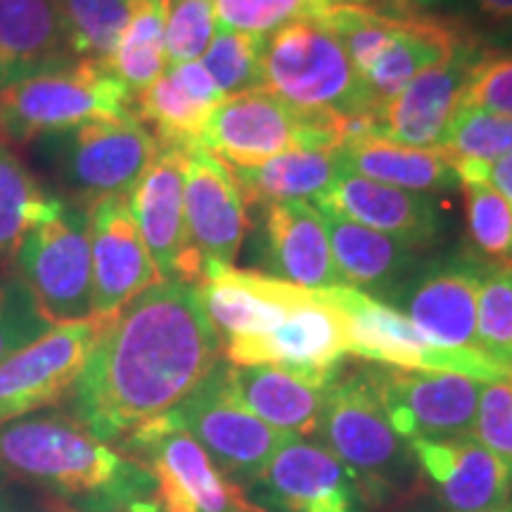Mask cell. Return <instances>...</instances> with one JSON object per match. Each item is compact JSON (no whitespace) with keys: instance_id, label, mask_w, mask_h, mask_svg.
Segmentation results:
<instances>
[{"instance_id":"obj_1","label":"cell","mask_w":512,"mask_h":512,"mask_svg":"<svg viewBox=\"0 0 512 512\" xmlns=\"http://www.w3.org/2000/svg\"><path fill=\"white\" fill-rule=\"evenodd\" d=\"M221 358L197 285L159 280L102 320L69 392L72 418L105 444L126 439L178 406Z\"/></svg>"},{"instance_id":"obj_2","label":"cell","mask_w":512,"mask_h":512,"mask_svg":"<svg viewBox=\"0 0 512 512\" xmlns=\"http://www.w3.org/2000/svg\"><path fill=\"white\" fill-rule=\"evenodd\" d=\"M0 470L76 505L155 494V482L138 460L121 456L72 415L57 411L0 422Z\"/></svg>"},{"instance_id":"obj_3","label":"cell","mask_w":512,"mask_h":512,"mask_svg":"<svg viewBox=\"0 0 512 512\" xmlns=\"http://www.w3.org/2000/svg\"><path fill=\"white\" fill-rule=\"evenodd\" d=\"M313 434L347 467L368 505L392 503L418 484L413 448L389 425L363 368L332 380Z\"/></svg>"},{"instance_id":"obj_4","label":"cell","mask_w":512,"mask_h":512,"mask_svg":"<svg viewBox=\"0 0 512 512\" xmlns=\"http://www.w3.org/2000/svg\"><path fill=\"white\" fill-rule=\"evenodd\" d=\"M261 83L287 105L309 114L335 119L377 114L347 50L316 19L287 24L266 38Z\"/></svg>"},{"instance_id":"obj_5","label":"cell","mask_w":512,"mask_h":512,"mask_svg":"<svg viewBox=\"0 0 512 512\" xmlns=\"http://www.w3.org/2000/svg\"><path fill=\"white\" fill-rule=\"evenodd\" d=\"M12 273L27 285L53 325L93 318V259L88 204L50 197L41 221L29 230Z\"/></svg>"},{"instance_id":"obj_6","label":"cell","mask_w":512,"mask_h":512,"mask_svg":"<svg viewBox=\"0 0 512 512\" xmlns=\"http://www.w3.org/2000/svg\"><path fill=\"white\" fill-rule=\"evenodd\" d=\"M133 95L105 64L74 62L0 91V138L34 143L95 119L133 114Z\"/></svg>"},{"instance_id":"obj_7","label":"cell","mask_w":512,"mask_h":512,"mask_svg":"<svg viewBox=\"0 0 512 512\" xmlns=\"http://www.w3.org/2000/svg\"><path fill=\"white\" fill-rule=\"evenodd\" d=\"M337 126L335 117L302 112L266 88H254L223 98L204 126L200 145L228 169H247L294 150L335 152Z\"/></svg>"},{"instance_id":"obj_8","label":"cell","mask_w":512,"mask_h":512,"mask_svg":"<svg viewBox=\"0 0 512 512\" xmlns=\"http://www.w3.org/2000/svg\"><path fill=\"white\" fill-rule=\"evenodd\" d=\"M164 420L171 427L188 432L209 453L223 475L247 491L256 484L285 439V434L261 422L233 394L226 358H221L207 380H202L178 406L171 408Z\"/></svg>"},{"instance_id":"obj_9","label":"cell","mask_w":512,"mask_h":512,"mask_svg":"<svg viewBox=\"0 0 512 512\" xmlns=\"http://www.w3.org/2000/svg\"><path fill=\"white\" fill-rule=\"evenodd\" d=\"M328 294L347 320L349 354L380 363V366L456 373L484 384L510 377L482 351L437 347L401 311L366 292L339 285L328 287Z\"/></svg>"},{"instance_id":"obj_10","label":"cell","mask_w":512,"mask_h":512,"mask_svg":"<svg viewBox=\"0 0 512 512\" xmlns=\"http://www.w3.org/2000/svg\"><path fill=\"white\" fill-rule=\"evenodd\" d=\"M126 448L150 472L162 512H264L216 467L188 432L162 418L150 420L124 439Z\"/></svg>"},{"instance_id":"obj_11","label":"cell","mask_w":512,"mask_h":512,"mask_svg":"<svg viewBox=\"0 0 512 512\" xmlns=\"http://www.w3.org/2000/svg\"><path fill=\"white\" fill-rule=\"evenodd\" d=\"M57 138L60 181L81 204L128 195L159 152L155 136L136 114L86 121Z\"/></svg>"},{"instance_id":"obj_12","label":"cell","mask_w":512,"mask_h":512,"mask_svg":"<svg viewBox=\"0 0 512 512\" xmlns=\"http://www.w3.org/2000/svg\"><path fill=\"white\" fill-rule=\"evenodd\" d=\"M389 425L408 444L418 439H453L472 434L484 382L456 373L363 368Z\"/></svg>"},{"instance_id":"obj_13","label":"cell","mask_w":512,"mask_h":512,"mask_svg":"<svg viewBox=\"0 0 512 512\" xmlns=\"http://www.w3.org/2000/svg\"><path fill=\"white\" fill-rule=\"evenodd\" d=\"M105 318L53 325L0 363V422L22 418L72 392Z\"/></svg>"},{"instance_id":"obj_14","label":"cell","mask_w":512,"mask_h":512,"mask_svg":"<svg viewBox=\"0 0 512 512\" xmlns=\"http://www.w3.org/2000/svg\"><path fill=\"white\" fill-rule=\"evenodd\" d=\"M484 266L477 256L427 261L384 304L401 311L437 347L482 351L477 339V299Z\"/></svg>"},{"instance_id":"obj_15","label":"cell","mask_w":512,"mask_h":512,"mask_svg":"<svg viewBox=\"0 0 512 512\" xmlns=\"http://www.w3.org/2000/svg\"><path fill=\"white\" fill-rule=\"evenodd\" d=\"M347 354V320L328 290H313L309 302L297 306L283 325L266 335L223 347L230 366H280L320 377H335Z\"/></svg>"},{"instance_id":"obj_16","label":"cell","mask_w":512,"mask_h":512,"mask_svg":"<svg viewBox=\"0 0 512 512\" xmlns=\"http://www.w3.org/2000/svg\"><path fill=\"white\" fill-rule=\"evenodd\" d=\"M470 36L451 57L434 64L377 110L380 138L413 147H441L463 107V95L477 62L489 53Z\"/></svg>"},{"instance_id":"obj_17","label":"cell","mask_w":512,"mask_h":512,"mask_svg":"<svg viewBox=\"0 0 512 512\" xmlns=\"http://www.w3.org/2000/svg\"><path fill=\"white\" fill-rule=\"evenodd\" d=\"M273 512H368L347 467L318 441L285 437L249 489Z\"/></svg>"},{"instance_id":"obj_18","label":"cell","mask_w":512,"mask_h":512,"mask_svg":"<svg viewBox=\"0 0 512 512\" xmlns=\"http://www.w3.org/2000/svg\"><path fill=\"white\" fill-rule=\"evenodd\" d=\"M185 150L159 147L140 181L128 192L133 216L162 280L197 285L204 259L192 245L183 200Z\"/></svg>"},{"instance_id":"obj_19","label":"cell","mask_w":512,"mask_h":512,"mask_svg":"<svg viewBox=\"0 0 512 512\" xmlns=\"http://www.w3.org/2000/svg\"><path fill=\"white\" fill-rule=\"evenodd\" d=\"M204 313L221 344L261 337L309 302L313 290L261 271H242L233 264L209 261L197 280Z\"/></svg>"},{"instance_id":"obj_20","label":"cell","mask_w":512,"mask_h":512,"mask_svg":"<svg viewBox=\"0 0 512 512\" xmlns=\"http://www.w3.org/2000/svg\"><path fill=\"white\" fill-rule=\"evenodd\" d=\"M93 259V318H112L162 280L147 252L128 195L88 204Z\"/></svg>"},{"instance_id":"obj_21","label":"cell","mask_w":512,"mask_h":512,"mask_svg":"<svg viewBox=\"0 0 512 512\" xmlns=\"http://www.w3.org/2000/svg\"><path fill=\"white\" fill-rule=\"evenodd\" d=\"M420 479L432 486L444 512L503 508L512 498V467L472 434L411 441Z\"/></svg>"},{"instance_id":"obj_22","label":"cell","mask_w":512,"mask_h":512,"mask_svg":"<svg viewBox=\"0 0 512 512\" xmlns=\"http://www.w3.org/2000/svg\"><path fill=\"white\" fill-rule=\"evenodd\" d=\"M313 207L335 211L418 252L437 245L444 233V214L434 195L368 181L342 166L335 183L313 200Z\"/></svg>"},{"instance_id":"obj_23","label":"cell","mask_w":512,"mask_h":512,"mask_svg":"<svg viewBox=\"0 0 512 512\" xmlns=\"http://www.w3.org/2000/svg\"><path fill=\"white\" fill-rule=\"evenodd\" d=\"M185 223L204 264H233L247 233V211L230 169L202 145L185 150Z\"/></svg>"},{"instance_id":"obj_24","label":"cell","mask_w":512,"mask_h":512,"mask_svg":"<svg viewBox=\"0 0 512 512\" xmlns=\"http://www.w3.org/2000/svg\"><path fill=\"white\" fill-rule=\"evenodd\" d=\"M264 268L287 283L328 290L339 287L328 228L309 202H275L264 207Z\"/></svg>"},{"instance_id":"obj_25","label":"cell","mask_w":512,"mask_h":512,"mask_svg":"<svg viewBox=\"0 0 512 512\" xmlns=\"http://www.w3.org/2000/svg\"><path fill=\"white\" fill-rule=\"evenodd\" d=\"M335 377L306 375L280 366L228 363V382L233 394L245 403L247 411L285 437L304 439L316 432L328 387Z\"/></svg>"},{"instance_id":"obj_26","label":"cell","mask_w":512,"mask_h":512,"mask_svg":"<svg viewBox=\"0 0 512 512\" xmlns=\"http://www.w3.org/2000/svg\"><path fill=\"white\" fill-rule=\"evenodd\" d=\"M316 209L328 228L332 259L347 287L387 302L422 264L418 249L401 245L399 240L377 230L358 226L330 209Z\"/></svg>"},{"instance_id":"obj_27","label":"cell","mask_w":512,"mask_h":512,"mask_svg":"<svg viewBox=\"0 0 512 512\" xmlns=\"http://www.w3.org/2000/svg\"><path fill=\"white\" fill-rule=\"evenodd\" d=\"M74 62L57 0H0V91Z\"/></svg>"},{"instance_id":"obj_28","label":"cell","mask_w":512,"mask_h":512,"mask_svg":"<svg viewBox=\"0 0 512 512\" xmlns=\"http://www.w3.org/2000/svg\"><path fill=\"white\" fill-rule=\"evenodd\" d=\"M470 36V31L451 19L420 12L403 15L394 36L361 76L377 110L401 93L415 76L451 57Z\"/></svg>"},{"instance_id":"obj_29","label":"cell","mask_w":512,"mask_h":512,"mask_svg":"<svg viewBox=\"0 0 512 512\" xmlns=\"http://www.w3.org/2000/svg\"><path fill=\"white\" fill-rule=\"evenodd\" d=\"M342 169L399 190L437 195L460 188L453 159L441 147H413L387 138H366L337 147Z\"/></svg>"},{"instance_id":"obj_30","label":"cell","mask_w":512,"mask_h":512,"mask_svg":"<svg viewBox=\"0 0 512 512\" xmlns=\"http://www.w3.org/2000/svg\"><path fill=\"white\" fill-rule=\"evenodd\" d=\"M339 162L330 150H294L259 166L230 169L245 204L309 202L335 183Z\"/></svg>"},{"instance_id":"obj_31","label":"cell","mask_w":512,"mask_h":512,"mask_svg":"<svg viewBox=\"0 0 512 512\" xmlns=\"http://www.w3.org/2000/svg\"><path fill=\"white\" fill-rule=\"evenodd\" d=\"M219 105H211L192 95L171 69L159 76L155 83L133 98L131 110L140 124L150 128L159 147H188L200 145L202 131L211 112Z\"/></svg>"},{"instance_id":"obj_32","label":"cell","mask_w":512,"mask_h":512,"mask_svg":"<svg viewBox=\"0 0 512 512\" xmlns=\"http://www.w3.org/2000/svg\"><path fill=\"white\" fill-rule=\"evenodd\" d=\"M50 197L29 164L0 138V271H12L22 240L46 214Z\"/></svg>"},{"instance_id":"obj_33","label":"cell","mask_w":512,"mask_h":512,"mask_svg":"<svg viewBox=\"0 0 512 512\" xmlns=\"http://www.w3.org/2000/svg\"><path fill=\"white\" fill-rule=\"evenodd\" d=\"M164 24V0H131L128 27L107 62V69L124 83L133 98L169 69L164 48Z\"/></svg>"},{"instance_id":"obj_34","label":"cell","mask_w":512,"mask_h":512,"mask_svg":"<svg viewBox=\"0 0 512 512\" xmlns=\"http://www.w3.org/2000/svg\"><path fill=\"white\" fill-rule=\"evenodd\" d=\"M69 53L76 62L105 64L131 17V0H57Z\"/></svg>"},{"instance_id":"obj_35","label":"cell","mask_w":512,"mask_h":512,"mask_svg":"<svg viewBox=\"0 0 512 512\" xmlns=\"http://www.w3.org/2000/svg\"><path fill=\"white\" fill-rule=\"evenodd\" d=\"M460 188L477 259L489 266H512V204L484 181H460Z\"/></svg>"},{"instance_id":"obj_36","label":"cell","mask_w":512,"mask_h":512,"mask_svg":"<svg viewBox=\"0 0 512 512\" xmlns=\"http://www.w3.org/2000/svg\"><path fill=\"white\" fill-rule=\"evenodd\" d=\"M477 339L479 349L512 375V266H484L477 299Z\"/></svg>"},{"instance_id":"obj_37","label":"cell","mask_w":512,"mask_h":512,"mask_svg":"<svg viewBox=\"0 0 512 512\" xmlns=\"http://www.w3.org/2000/svg\"><path fill=\"white\" fill-rule=\"evenodd\" d=\"M351 3L354 0H214V12L221 29L268 36L287 24L318 19L332 5Z\"/></svg>"},{"instance_id":"obj_38","label":"cell","mask_w":512,"mask_h":512,"mask_svg":"<svg viewBox=\"0 0 512 512\" xmlns=\"http://www.w3.org/2000/svg\"><path fill=\"white\" fill-rule=\"evenodd\" d=\"M264 43L266 36L242 34V31L230 29L216 31L214 41L200 62L226 98L254 91V88H264V83H261Z\"/></svg>"},{"instance_id":"obj_39","label":"cell","mask_w":512,"mask_h":512,"mask_svg":"<svg viewBox=\"0 0 512 512\" xmlns=\"http://www.w3.org/2000/svg\"><path fill=\"white\" fill-rule=\"evenodd\" d=\"M441 150L458 162H494L512 155V117L463 107L448 128Z\"/></svg>"},{"instance_id":"obj_40","label":"cell","mask_w":512,"mask_h":512,"mask_svg":"<svg viewBox=\"0 0 512 512\" xmlns=\"http://www.w3.org/2000/svg\"><path fill=\"white\" fill-rule=\"evenodd\" d=\"M164 48L169 67L197 62L216 36L214 0H164Z\"/></svg>"},{"instance_id":"obj_41","label":"cell","mask_w":512,"mask_h":512,"mask_svg":"<svg viewBox=\"0 0 512 512\" xmlns=\"http://www.w3.org/2000/svg\"><path fill=\"white\" fill-rule=\"evenodd\" d=\"M50 328L53 323L38 309L27 285L15 273L0 275V363Z\"/></svg>"},{"instance_id":"obj_42","label":"cell","mask_w":512,"mask_h":512,"mask_svg":"<svg viewBox=\"0 0 512 512\" xmlns=\"http://www.w3.org/2000/svg\"><path fill=\"white\" fill-rule=\"evenodd\" d=\"M406 12L446 15L482 41V36L512 38V0H401Z\"/></svg>"},{"instance_id":"obj_43","label":"cell","mask_w":512,"mask_h":512,"mask_svg":"<svg viewBox=\"0 0 512 512\" xmlns=\"http://www.w3.org/2000/svg\"><path fill=\"white\" fill-rule=\"evenodd\" d=\"M472 437L512 467V375L484 384Z\"/></svg>"},{"instance_id":"obj_44","label":"cell","mask_w":512,"mask_h":512,"mask_svg":"<svg viewBox=\"0 0 512 512\" xmlns=\"http://www.w3.org/2000/svg\"><path fill=\"white\" fill-rule=\"evenodd\" d=\"M463 107L512 117V50L496 53L491 48L477 62L465 88Z\"/></svg>"},{"instance_id":"obj_45","label":"cell","mask_w":512,"mask_h":512,"mask_svg":"<svg viewBox=\"0 0 512 512\" xmlns=\"http://www.w3.org/2000/svg\"><path fill=\"white\" fill-rule=\"evenodd\" d=\"M460 181H484L501 192L512 204V155L498 157L494 162H458Z\"/></svg>"},{"instance_id":"obj_46","label":"cell","mask_w":512,"mask_h":512,"mask_svg":"<svg viewBox=\"0 0 512 512\" xmlns=\"http://www.w3.org/2000/svg\"><path fill=\"white\" fill-rule=\"evenodd\" d=\"M62 512H162L157 498H138V501H110V503H91L76 505Z\"/></svg>"},{"instance_id":"obj_47","label":"cell","mask_w":512,"mask_h":512,"mask_svg":"<svg viewBox=\"0 0 512 512\" xmlns=\"http://www.w3.org/2000/svg\"><path fill=\"white\" fill-rule=\"evenodd\" d=\"M0 512H15V510H12V505H10L8 494L3 491V486H0Z\"/></svg>"},{"instance_id":"obj_48","label":"cell","mask_w":512,"mask_h":512,"mask_svg":"<svg viewBox=\"0 0 512 512\" xmlns=\"http://www.w3.org/2000/svg\"><path fill=\"white\" fill-rule=\"evenodd\" d=\"M366 3L373 5L375 0H366ZM389 12H396V15H399V12H401V0H392V10H389Z\"/></svg>"},{"instance_id":"obj_49","label":"cell","mask_w":512,"mask_h":512,"mask_svg":"<svg viewBox=\"0 0 512 512\" xmlns=\"http://www.w3.org/2000/svg\"><path fill=\"white\" fill-rule=\"evenodd\" d=\"M479 512H512V505H503V508H491V510H479Z\"/></svg>"}]
</instances>
